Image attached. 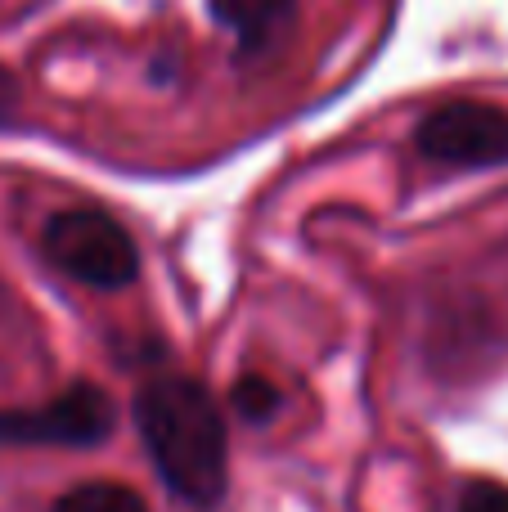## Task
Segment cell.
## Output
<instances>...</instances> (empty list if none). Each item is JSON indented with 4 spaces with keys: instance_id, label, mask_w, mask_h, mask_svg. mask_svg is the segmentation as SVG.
I'll return each instance as SVG.
<instances>
[{
    "instance_id": "8992f818",
    "label": "cell",
    "mask_w": 508,
    "mask_h": 512,
    "mask_svg": "<svg viewBox=\"0 0 508 512\" xmlns=\"http://www.w3.org/2000/svg\"><path fill=\"white\" fill-rule=\"evenodd\" d=\"M50 512H149V508H144V499L135 495L131 486H117V481H90V486L68 490Z\"/></svg>"
},
{
    "instance_id": "ba28073f",
    "label": "cell",
    "mask_w": 508,
    "mask_h": 512,
    "mask_svg": "<svg viewBox=\"0 0 508 512\" xmlns=\"http://www.w3.org/2000/svg\"><path fill=\"white\" fill-rule=\"evenodd\" d=\"M459 512H508V486H500V481H473L459 495Z\"/></svg>"
},
{
    "instance_id": "9c48e42d",
    "label": "cell",
    "mask_w": 508,
    "mask_h": 512,
    "mask_svg": "<svg viewBox=\"0 0 508 512\" xmlns=\"http://www.w3.org/2000/svg\"><path fill=\"white\" fill-rule=\"evenodd\" d=\"M14 108H18V86H14V77L0 68V122H9Z\"/></svg>"
},
{
    "instance_id": "5b68a950",
    "label": "cell",
    "mask_w": 508,
    "mask_h": 512,
    "mask_svg": "<svg viewBox=\"0 0 508 512\" xmlns=\"http://www.w3.org/2000/svg\"><path fill=\"white\" fill-rule=\"evenodd\" d=\"M297 0H212V18L239 36L243 50H266L293 27Z\"/></svg>"
},
{
    "instance_id": "277c9868",
    "label": "cell",
    "mask_w": 508,
    "mask_h": 512,
    "mask_svg": "<svg viewBox=\"0 0 508 512\" xmlns=\"http://www.w3.org/2000/svg\"><path fill=\"white\" fill-rule=\"evenodd\" d=\"M414 144L446 167H500L508 162V108L446 104L419 122Z\"/></svg>"
},
{
    "instance_id": "7a4b0ae2",
    "label": "cell",
    "mask_w": 508,
    "mask_h": 512,
    "mask_svg": "<svg viewBox=\"0 0 508 512\" xmlns=\"http://www.w3.org/2000/svg\"><path fill=\"white\" fill-rule=\"evenodd\" d=\"M41 252L54 270H63L68 279L95 292H117L140 274V252H135L126 225L113 221L108 212H95V207L54 212L41 230Z\"/></svg>"
},
{
    "instance_id": "52a82bcc",
    "label": "cell",
    "mask_w": 508,
    "mask_h": 512,
    "mask_svg": "<svg viewBox=\"0 0 508 512\" xmlns=\"http://www.w3.org/2000/svg\"><path fill=\"white\" fill-rule=\"evenodd\" d=\"M230 400H234V409H239L248 423H266V418L279 409V391L270 387L266 378H257V373H252V378H239V382H234Z\"/></svg>"
},
{
    "instance_id": "3957f363",
    "label": "cell",
    "mask_w": 508,
    "mask_h": 512,
    "mask_svg": "<svg viewBox=\"0 0 508 512\" xmlns=\"http://www.w3.org/2000/svg\"><path fill=\"white\" fill-rule=\"evenodd\" d=\"M113 432V400L95 382H72L41 409H5L0 441L5 445H99Z\"/></svg>"
},
{
    "instance_id": "6da1fadb",
    "label": "cell",
    "mask_w": 508,
    "mask_h": 512,
    "mask_svg": "<svg viewBox=\"0 0 508 512\" xmlns=\"http://www.w3.org/2000/svg\"><path fill=\"white\" fill-rule=\"evenodd\" d=\"M135 427L176 499L216 508L230 481V441L212 391L185 373H162L135 396Z\"/></svg>"
}]
</instances>
